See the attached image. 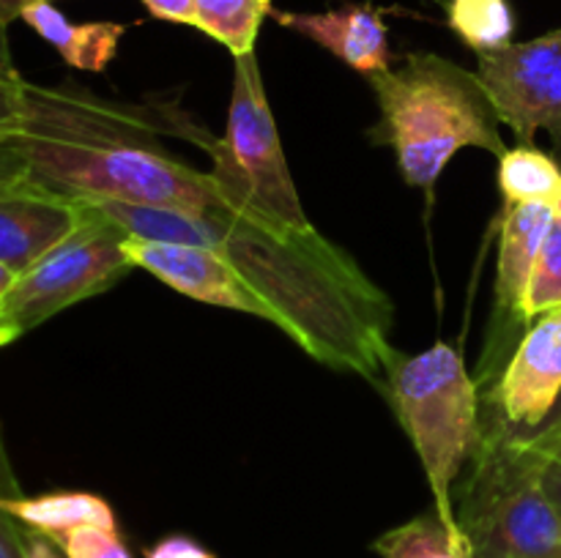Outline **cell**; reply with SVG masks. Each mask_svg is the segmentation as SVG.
Here are the masks:
<instances>
[{"label":"cell","instance_id":"obj_1","mask_svg":"<svg viewBox=\"0 0 561 558\" xmlns=\"http://www.w3.org/2000/svg\"><path fill=\"white\" fill-rule=\"evenodd\" d=\"M214 178L217 189L201 213L115 200L88 206L131 235L214 249L266 304L268 323L307 356L332 370L381 383L398 353L392 348V299L343 246L312 224L277 222L228 181Z\"/></svg>","mask_w":561,"mask_h":558},{"label":"cell","instance_id":"obj_2","mask_svg":"<svg viewBox=\"0 0 561 558\" xmlns=\"http://www.w3.org/2000/svg\"><path fill=\"white\" fill-rule=\"evenodd\" d=\"M175 131L203 148L211 135L192 124H168L151 109L104 102L80 88H42L25 82V113L11 137L33 186L82 202L115 200L168 211L201 213L217 178L159 142Z\"/></svg>","mask_w":561,"mask_h":558},{"label":"cell","instance_id":"obj_3","mask_svg":"<svg viewBox=\"0 0 561 558\" xmlns=\"http://www.w3.org/2000/svg\"><path fill=\"white\" fill-rule=\"evenodd\" d=\"M381 118L376 146H392L405 184L431 189L463 148L502 156V120L474 71L436 53H416L398 69L367 77Z\"/></svg>","mask_w":561,"mask_h":558},{"label":"cell","instance_id":"obj_4","mask_svg":"<svg viewBox=\"0 0 561 558\" xmlns=\"http://www.w3.org/2000/svg\"><path fill=\"white\" fill-rule=\"evenodd\" d=\"M542 454L502 416H482V441L455 496L474 558H561V512L542 490Z\"/></svg>","mask_w":561,"mask_h":558},{"label":"cell","instance_id":"obj_5","mask_svg":"<svg viewBox=\"0 0 561 558\" xmlns=\"http://www.w3.org/2000/svg\"><path fill=\"white\" fill-rule=\"evenodd\" d=\"M381 386L420 454L427 485L436 498V514L455 520V481L471 463L482 441V392L471 377L460 348L431 345L422 353H394Z\"/></svg>","mask_w":561,"mask_h":558},{"label":"cell","instance_id":"obj_6","mask_svg":"<svg viewBox=\"0 0 561 558\" xmlns=\"http://www.w3.org/2000/svg\"><path fill=\"white\" fill-rule=\"evenodd\" d=\"M206 153L211 156V173L236 186L266 217L290 228H310L290 178L255 53L236 58L228 129Z\"/></svg>","mask_w":561,"mask_h":558},{"label":"cell","instance_id":"obj_7","mask_svg":"<svg viewBox=\"0 0 561 558\" xmlns=\"http://www.w3.org/2000/svg\"><path fill=\"white\" fill-rule=\"evenodd\" d=\"M88 206V202H85ZM126 230L88 206V219L75 235L55 246L31 271L16 277L0 304V323L11 337H22L58 312L104 293L135 268L126 255Z\"/></svg>","mask_w":561,"mask_h":558},{"label":"cell","instance_id":"obj_8","mask_svg":"<svg viewBox=\"0 0 561 558\" xmlns=\"http://www.w3.org/2000/svg\"><path fill=\"white\" fill-rule=\"evenodd\" d=\"M477 77L485 85L499 120L520 146L548 131L561 156V27L531 42H513L477 55Z\"/></svg>","mask_w":561,"mask_h":558},{"label":"cell","instance_id":"obj_9","mask_svg":"<svg viewBox=\"0 0 561 558\" xmlns=\"http://www.w3.org/2000/svg\"><path fill=\"white\" fill-rule=\"evenodd\" d=\"M557 211L553 202H515L504 206L502 239H499L496 260V312H493L491 339L488 353L482 361V377L493 381L496 361L510 359L513 337H524L529 321L524 315L526 288H529L531 271H535L537 255H540L546 235L551 230Z\"/></svg>","mask_w":561,"mask_h":558},{"label":"cell","instance_id":"obj_10","mask_svg":"<svg viewBox=\"0 0 561 558\" xmlns=\"http://www.w3.org/2000/svg\"><path fill=\"white\" fill-rule=\"evenodd\" d=\"M485 394L493 414L524 435L551 416L561 394V306L529 323Z\"/></svg>","mask_w":561,"mask_h":558},{"label":"cell","instance_id":"obj_11","mask_svg":"<svg viewBox=\"0 0 561 558\" xmlns=\"http://www.w3.org/2000/svg\"><path fill=\"white\" fill-rule=\"evenodd\" d=\"M124 249L135 268H146L168 288L179 290L201 304L244 312V315H255L268 323L266 304L241 279V274L214 249L181 244V241L142 239V235L131 233L126 235Z\"/></svg>","mask_w":561,"mask_h":558},{"label":"cell","instance_id":"obj_12","mask_svg":"<svg viewBox=\"0 0 561 558\" xmlns=\"http://www.w3.org/2000/svg\"><path fill=\"white\" fill-rule=\"evenodd\" d=\"M82 200L55 195L31 181L0 191V263L22 277L85 224Z\"/></svg>","mask_w":561,"mask_h":558},{"label":"cell","instance_id":"obj_13","mask_svg":"<svg viewBox=\"0 0 561 558\" xmlns=\"http://www.w3.org/2000/svg\"><path fill=\"white\" fill-rule=\"evenodd\" d=\"M272 16L288 31L301 33L318 47L329 49L359 74L370 77L392 69L389 33L381 14L373 5H343V9L299 14V11H274Z\"/></svg>","mask_w":561,"mask_h":558},{"label":"cell","instance_id":"obj_14","mask_svg":"<svg viewBox=\"0 0 561 558\" xmlns=\"http://www.w3.org/2000/svg\"><path fill=\"white\" fill-rule=\"evenodd\" d=\"M27 27L58 49L60 58L82 71H104L118 53V42L126 33L118 22H77L66 20L53 3H33L20 16Z\"/></svg>","mask_w":561,"mask_h":558},{"label":"cell","instance_id":"obj_15","mask_svg":"<svg viewBox=\"0 0 561 558\" xmlns=\"http://www.w3.org/2000/svg\"><path fill=\"white\" fill-rule=\"evenodd\" d=\"M5 509L25 525L27 531L47 536L58 545L66 534L82 525L115 528V512L96 492H47V496H16L5 501Z\"/></svg>","mask_w":561,"mask_h":558},{"label":"cell","instance_id":"obj_16","mask_svg":"<svg viewBox=\"0 0 561 558\" xmlns=\"http://www.w3.org/2000/svg\"><path fill=\"white\" fill-rule=\"evenodd\" d=\"M381 558H474L460 525L444 523L436 512L420 514L373 542Z\"/></svg>","mask_w":561,"mask_h":558},{"label":"cell","instance_id":"obj_17","mask_svg":"<svg viewBox=\"0 0 561 558\" xmlns=\"http://www.w3.org/2000/svg\"><path fill=\"white\" fill-rule=\"evenodd\" d=\"M266 16H272V0H195L192 25L228 47L233 58H241L255 53Z\"/></svg>","mask_w":561,"mask_h":558},{"label":"cell","instance_id":"obj_18","mask_svg":"<svg viewBox=\"0 0 561 558\" xmlns=\"http://www.w3.org/2000/svg\"><path fill=\"white\" fill-rule=\"evenodd\" d=\"M499 189L504 206L553 202L561 189V164L535 146L507 148L499 156Z\"/></svg>","mask_w":561,"mask_h":558},{"label":"cell","instance_id":"obj_19","mask_svg":"<svg viewBox=\"0 0 561 558\" xmlns=\"http://www.w3.org/2000/svg\"><path fill=\"white\" fill-rule=\"evenodd\" d=\"M449 27L477 55L513 44L515 16L507 0H449Z\"/></svg>","mask_w":561,"mask_h":558},{"label":"cell","instance_id":"obj_20","mask_svg":"<svg viewBox=\"0 0 561 558\" xmlns=\"http://www.w3.org/2000/svg\"><path fill=\"white\" fill-rule=\"evenodd\" d=\"M561 306V222L553 219L551 230L546 235L540 255H537L535 271H531L529 288H526L524 315L526 321H535L537 315Z\"/></svg>","mask_w":561,"mask_h":558},{"label":"cell","instance_id":"obj_21","mask_svg":"<svg viewBox=\"0 0 561 558\" xmlns=\"http://www.w3.org/2000/svg\"><path fill=\"white\" fill-rule=\"evenodd\" d=\"M16 496H22L20 481H16L14 468H11L9 449H5L3 432H0V558H25L31 531L5 509V501Z\"/></svg>","mask_w":561,"mask_h":558},{"label":"cell","instance_id":"obj_22","mask_svg":"<svg viewBox=\"0 0 561 558\" xmlns=\"http://www.w3.org/2000/svg\"><path fill=\"white\" fill-rule=\"evenodd\" d=\"M58 547L69 558H131V553L121 542L118 531L102 528V525L75 528L58 542Z\"/></svg>","mask_w":561,"mask_h":558},{"label":"cell","instance_id":"obj_23","mask_svg":"<svg viewBox=\"0 0 561 558\" xmlns=\"http://www.w3.org/2000/svg\"><path fill=\"white\" fill-rule=\"evenodd\" d=\"M25 113V80L0 77V142H9L20 131Z\"/></svg>","mask_w":561,"mask_h":558},{"label":"cell","instance_id":"obj_24","mask_svg":"<svg viewBox=\"0 0 561 558\" xmlns=\"http://www.w3.org/2000/svg\"><path fill=\"white\" fill-rule=\"evenodd\" d=\"M146 558H214V556L206 550V547L197 545L195 539H190V536L173 534L159 539L153 547H148Z\"/></svg>","mask_w":561,"mask_h":558},{"label":"cell","instance_id":"obj_25","mask_svg":"<svg viewBox=\"0 0 561 558\" xmlns=\"http://www.w3.org/2000/svg\"><path fill=\"white\" fill-rule=\"evenodd\" d=\"M27 167L22 153L16 151L14 142H0V191L14 189V186L25 184Z\"/></svg>","mask_w":561,"mask_h":558},{"label":"cell","instance_id":"obj_26","mask_svg":"<svg viewBox=\"0 0 561 558\" xmlns=\"http://www.w3.org/2000/svg\"><path fill=\"white\" fill-rule=\"evenodd\" d=\"M142 5L157 20L179 22V25H192L195 22V0H142Z\"/></svg>","mask_w":561,"mask_h":558},{"label":"cell","instance_id":"obj_27","mask_svg":"<svg viewBox=\"0 0 561 558\" xmlns=\"http://www.w3.org/2000/svg\"><path fill=\"white\" fill-rule=\"evenodd\" d=\"M542 457H546V454H542ZM540 481H542V490H546L548 498L553 501V507L561 512V463L559 460H551V457L542 460Z\"/></svg>","mask_w":561,"mask_h":558},{"label":"cell","instance_id":"obj_28","mask_svg":"<svg viewBox=\"0 0 561 558\" xmlns=\"http://www.w3.org/2000/svg\"><path fill=\"white\" fill-rule=\"evenodd\" d=\"M25 558H69V556H66V553L60 550L53 539H47V536L31 531V534H27Z\"/></svg>","mask_w":561,"mask_h":558},{"label":"cell","instance_id":"obj_29","mask_svg":"<svg viewBox=\"0 0 561 558\" xmlns=\"http://www.w3.org/2000/svg\"><path fill=\"white\" fill-rule=\"evenodd\" d=\"M561 432V394H559V399H557V405H553V410H551V416H548L546 421H542L540 427H537V430H531V432H520V435L524 438H535V441H542V438H553V435H559Z\"/></svg>","mask_w":561,"mask_h":558},{"label":"cell","instance_id":"obj_30","mask_svg":"<svg viewBox=\"0 0 561 558\" xmlns=\"http://www.w3.org/2000/svg\"><path fill=\"white\" fill-rule=\"evenodd\" d=\"M33 3H53V0H0V22L11 25L14 20H20L22 11Z\"/></svg>","mask_w":561,"mask_h":558},{"label":"cell","instance_id":"obj_31","mask_svg":"<svg viewBox=\"0 0 561 558\" xmlns=\"http://www.w3.org/2000/svg\"><path fill=\"white\" fill-rule=\"evenodd\" d=\"M0 77H20L14 60H11L9 25H3V22H0Z\"/></svg>","mask_w":561,"mask_h":558},{"label":"cell","instance_id":"obj_32","mask_svg":"<svg viewBox=\"0 0 561 558\" xmlns=\"http://www.w3.org/2000/svg\"><path fill=\"white\" fill-rule=\"evenodd\" d=\"M518 435H520V432H518ZM520 438H524V435H520ZM524 441L529 443L535 452L546 454V457L559 460V463H561V432H559V435H553V438H542V441H535V438H524Z\"/></svg>","mask_w":561,"mask_h":558},{"label":"cell","instance_id":"obj_33","mask_svg":"<svg viewBox=\"0 0 561 558\" xmlns=\"http://www.w3.org/2000/svg\"><path fill=\"white\" fill-rule=\"evenodd\" d=\"M553 211H557V219H559V222H561V189H559L557 200H553Z\"/></svg>","mask_w":561,"mask_h":558}]
</instances>
